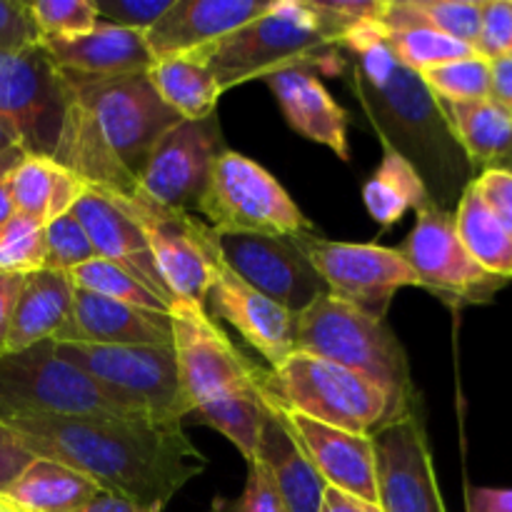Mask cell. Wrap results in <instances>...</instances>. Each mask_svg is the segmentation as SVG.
<instances>
[{
    "instance_id": "obj_1",
    "label": "cell",
    "mask_w": 512,
    "mask_h": 512,
    "mask_svg": "<svg viewBox=\"0 0 512 512\" xmlns=\"http://www.w3.org/2000/svg\"><path fill=\"white\" fill-rule=\"evenodd\" d=\"M0 423L8 425L35 458L78 470L103 493L153 512L163 510L208 465L183 433V425L43 415H15Z\"/></svg>"
},
{
    "instance_id": "obj_2",
    "label": "cell",
    "mask_w": 512,
    "mask_h": 512,
    "mask_svg": "<svg viewBox=\"0 0 512 512\" xmlns=\"http://www.w3.org/2000/svg\"><path fill=\"white\" fill-rule=\"evenodd\" d=\"M60 80L68 105L53 160L90 188L133 198L155 145L183 118L160 100L145 73L123 78L60 73Z\"/></svg>"
},
{
    "instance_id": "obj_3",
    "label": "cell",
    "mask_w": 512,
    "mask_h": 512,
    "mask_svg": "<svg viewBox=\"0 0 512 512\" xmlns=\"http://www.w3.org/2000/svg\"><path fill=\"white\" fill-rule=\"evenodd\" d=\"M355 55V90L380 133L385 148L398 150L415 165L425 185L438 190L435 205L473 180V165L460 150L443 108L418 73L403 68L383 43L380 23H365L343 38Z\"/></svg>"
},
{
    "instance_id": "obj_4",
    "label": "cell",
    "mask_w": 512,
    "mask_h": 512,
    "mask_svg": "<svg viewBox=\"0 0 512 512\" xmlns=\"http://www.w3.org/2000/svg\"><path fill=\"white\" fill-rule=\"evenodd\" d=\"M348 30L318 0H275L268 13L223 40L190 55L213 73L220 93L285 65L313 63V55L328 45H340Z\"/></svg>"
},
{
    "instance_id": "obj_5",
    "label": "cell",
    "mask_w": 512,
    "mask_h": 512,
    "mask_svg": "<svg viewBox=\"0 0 512 512\" xmlns=\"http://www.w3.org/2000/svg\"><path fill=\"white\" fill-rule=\"evenodd\" d=\"M295 353L330 360L378 385L400 415L415 410L408 358L393 330L370 315L323 295L298 313Z\"/></svg>"
},
{
    "instance_id": "obj_6",
    "label": "cell",
    "mask_w": 512,
    "mask_h": 512,
    "mask_svg": "<svg viewBox=\"0 0 512 512\" xmlns=\"http://www.w3.org/2000/svg\"><path fill=\"white\" fill-rule=\"evenodd\" d=\"M258 385L268 403L353 435H373L403 418L378 385L308 353H293L273 370L260 368Z\"/></svg>"
},
{
    "instance_id": "obj_7",
    "label": "cell",
    "mask_w": 512,
    "mask_h": 512,
    "mask_svg": "<svg viewBox=\"0 0 512 512\" xmlns=\"http://www.w3.org/2000/svg\"><path fill=\"white\" fill-rule=\"evenodd\" d=\"M55 353L88 375L130 418L183 425L190 415L180 393L173 345L55 343Z\"/></svg>"
},
{
    "instance_id": "obj_8",
    "label": "cell",
    "mask_w": 512,
    "mask_h": 512,
    "mask_svg": "<svg viewBox=\"0 0 512 512\" xmlns=\"http://www.w3.org/2000/svg\"><path fill=\"white\" fill-rule=\"evenodd\" d=\"M198 213L218 233H255L298 238L313 233V223L288 190L255 160L235 150L215 158Z\"/></svg>"
},
{
    "instance_id": "obj_9",
    "label": "cell",
    "mask_w": 512,
    "mask_h": 512,
    "mask_svg": "<svg viewBox=\"0 0 512 512\" xmlns=\"http://www.w3.org/2000/svg\"><path fill=\"white\" fill-rule=\"evenodd\" d=\"M15 415L130 418L88 375L55 353L53 340L0 355V420Z\"/></svg>"
},
{
    "instance_id": "obj_10",
    "label": "cell",
    "mask_w": 512,
    "mask_h": 512,
    "mask_svg": "<svg viewBox=\"0 0 512 512\" xmlns=\"http://www.w3.org/2000/svg\"><path fill=\"white\" fill-rule=\"evenodd\" d=\"M180 393L190 415L210 405L260 393V368L250 363L200 305L170 308Z\"/></svg>"
},
{
    "instance_id": "obj_11",
    "label": "cell",
    "mask_w": 512,
    "mask_h": 512,
    "mask_svg": "<svg viewBox=\"0 0 512 512\" xmlns=\"http://www.w3.org/2000/svg\"><path fill=\"white\" fill-rule=\"evenodd\" d=\"M105 195L143 230L155 265L173 298L203 308L220 263L213 228L195 220L190 213L163 208L140 193L133 198L118 193Z\"/></svg>"
},
{
    "instance_id": "obj_12",
    "label": "cell",
    "mask_w": 512,
    "mask_h": 512,
    "mask_svg": "<svg viewBox=\"0 0 512 512\" xmlns=\"http://www.w3.org/2000/svg\"><path fill=\"white\" fill-rule=\"evenodd\" d=\"M298 248L328 285L330 295L375 320L388 315L390 300L400 288H420L400 248L375 243H338L313 233L295 238Z\"/></svg>"
},
{
    "instance_id": "obj_13",
    "label": "cell",
    "mask_w": 512,
    "mask_h": 512,
    "mask_svg": "<svg viewBox=\"0 0 512 512\" xmlns=\"http://www.w3.org/2000/svg\"><path fill=\"white\" fill-rule=\"evenodd\" d=\"M65 85L45 50H0V120L28 155L53 158L65 120Z\"/></svg>"
},
{
    "instance_id": "obj_14",
    "label": "cell",
    "mask_w": 512,
    "mask_h": 512,
    "mask_svg": "<svg viewBox=\"0 0 512 512\" xmlns=\"http://www.w3.org/2000/svg\"><path fill=\"white\" fill-rule=\"evenodd\" d=\"M400 253L413 268L420 288H428L445 303H488L508 285V280L495 278L475 263L460 243L453 213L435 205V200L418 210V223Z\"/></svg>"
},
{
    "instance_id": "obj_15",
    "label": "cell",
    "mask_w": 512,
    "mask_h": 512,
    "mask_svg": "<svg viewBox=\"0 0 512 512\" xmlns=\"http://www.w3.org/2000/svg\"><path fill=\"white\" fill-rule=\"evenodd\" d=\"M218 258L243 283L275 300L290 313H303L323 295H330L295 238L213 230Z\"/></svg>"
},
{
    "instance_id": "obj_16",
    "label": "cell",
    "mask_w": 512,
    "mask_h": 512,
    "mask_svg": "<svg viewBox=\"0 0 512 512\" xmlns=\"http://www.w3.org/2000/svg\"><path fill=\"white\" fill-rule=\"evenodd\" d=\"M223 150V133L215 115L180 120L155 145L138 178V193L163 208L195 213L215 158Z\"/></svg>"
},
{
    "instance_id": "obj_17",
    "label": "cell",
    "mask_w": 512,
    "mask_h": 512,
    "mask_svg": "<svg viewBox=\"0 0 512 512\" xmlns=\"http://www.w3.org/2000/svg\"><path fill=\"white\" fill-rule=\"evenodd\" d=\"M380 512H445L423 423L413 413L370 435Z\"/></svg>"
},
{
    "instance_id": "obj_18",
    "label": "cell",
    "mask_w": 512,
    "mask_h": 512,
    "mask_svg": "<svg viewBox=\"0 0 512 512\" xmlns=\"http://www.w3.org/2000/svg\"><path fill=\"white\" fill-rule=\"evenodd\" d=\"M203 310L210 318L233 325L243 340H248L268 360L270 370L283 365L295 353L298 315L250 288L223 263L215 268Z\"/></svg>"
},
{
    "instance_id": "obj_19",
    "label": "cell",
    "mask_w": 512,
    "mask_h": 512,
    "mask_svg": "<svg viewBox=\"0 0 512 512\" xmlns=\"http://www.w3.org/2000/svg\"><path fill=\"white\" fill-rule=\"evenodd\" d=\"M268 405L283 420V425L290 430L295 443L303 448V453L308 455V460L328 488L343 490V493L355 495L365 503L378 505L375 450L370 435L345 433V430L330 428V425L305 418L300 413H290V410L278 408L273 403Z\"/></svg>"
},
{
    "instance_id": "obj_20",
    "label": "cell",
    "mask_w": 512,
    "mask_h": 512,
    "mask_svg": "<svg viewBox=\"0 0 512 512\" xmlns=\"http://www.w3.org/2000/svg\"><path fill=\"white\" fill-rule=\"evenodd\" d=\"M73 215L80 220L85 233H88L98 258L118 265L130 278L138 280L143 288L158 295L168 308H173L175 298L168 290V285H165L158 265H155V258L150 253L143 230L103 190L88 185L83 198L75 203Z\"/></svg>"
},
{
    "instance_id": "obj_21",
    "label": "cell",
    "mask_w": 512,
    "mask_h": 512,
    "mask_svg": "<svg viewBox=\"0 0 512 512\" xmlns=\"http://www.w3.org/2000/svg\"><path fill=\"white\" fill-rule=\"evenodd\" d=\"M275 0H175L145 33L153 60L193 53L268 13Z\"/></svg>"
},
{
    "instance_id": "obj_22",
    "label": "cell",
    "mask_w": 512,
    "mask_h": 512,
    "mask_svg": "<svg viewBox=\"0 0 512 512\" xmlns=\"http://www.w3.org/2000/svg\"><path fill=\"white\" fill-rule=\"evenodd\" d=\"M265 85L278 100L285 120L295 133L333 150L348 163V125L350 115L323 85V80L308 68V63L285 65L265 75Z\"/></svg>"
},
{
    "instance_id": "obj_23",
    "label": "cell",
    "mask_w": 512,
    "mask_h": 512,
    "mask_svg": "<svg viewBox=\"0 0 512 512\" xmlns=\"http://www.w3.org/2000/svg\"><path fill=\"white\" fill-rule=\"evenodd\" d=\"M40 48L60 73L85 78H123L148 73L155 63L145 33L100 23L90 33L75 38H43Z\"/></svg>"
},
{
    "instance_id": "obj_24",
    "label": "cell",
    "mask_w": 512,
    "mask_h": 512,
    "mask_svg": "<svg viewBox=\"0 0 512 512\" xmlns=\"http://www.w3.org/2000/svg\"><path fill=\"white\" fill-rule=\"evenodd\" d=\"M73 280L60 270L28 273L15 303L5 353H18L30 345L75 343L73 323Z\"/></svg>"
},
{
    "instance_id": "obj_25",
    "label": "cell",
    "mask_w": 512,
    "mask_h": 512,
    "mask_svg": "<svg viewBox=\"0 0 512 512\" xmlns=\"http://www.w3.org/2000/svg\"><path fill=\"white\" fill-rule=\"evenodd\" d=\"M75 343L85 345H173L170 315L73 290Z\"/></svg>"
},
{
    "instance_id": "obj_26",
    "label": "cell",
    "mask_w": 512,
    "mask_h": 512,
    "mask_svg": "<svg viewBox=\"0 0 512 512\" xmlns=\"http://www.w3.org/2000/svg\"><path fill=\"white\" fill-rule=\"evenodd\" d=\"M253 463L265 470L283 512L323 510V495L328 485L273 408L263 423Z\"/></svg>"
},
{
    "instance_id": "obj_27",
    "label": "cell",
    "mask_w": 512,
    "mask_h": 512,
    "mask_svg": "<svg viewBox=\"0 0 512 512\" xmlns=\"http://www.w3.org/2000/svg\"><path fill=\"white\" fill-rule=\"evenodd\" d=\"M438 103L473 170H512V118L505 110H500L493 100Z\"/></svg>"
},
{
    "instance_id": "obj_28",
    "label": "cell",
    "mask_w": 512,
    "mask_h": 512,
    "mask_svg": "<svg viewBox=\"0 0 512 512\" xmlns=\"http://www.w3.org/2000/svg\"><path fill=\"white\" fill-rule=\"evenodd\" d=\"M103 490L88 475L55 460L35 458L13 480L3 498L25 512H80Z\"/></svg>"
},
{
    "instance_id": "obj_29",
    "label": "cell",
    "mask_w": 512,
    "mask_h": 512,
    "mask_svg": "<svg viewBox=\"0 0 512 512\" xmlns=\"http://www.w3.org/2000/svg\"><path fill=\"white\" fill-rule=\"evenodd\" d=\"M150 85L165 105L183 120H205L215 115L220 93L213 73L195 55H173L150 65Z\"/></svg>"
},
{
    "instance_id": "obj_30",
    "label": "cell",
    "mask_w": 512,
    "mask_h": 512,
    "mask_svg": "<svg viewBox=\"0 0 512 512\" xmlns=\"http://www.w3.org/2000/svg\"><path fill=\"white\" fill-rule=\"evenodd\" d=\"M455 230L460 243L465 245L475 263L490 275L512 280V235L500 225V220L490 213L488 205L473 188V180L465 185L458 198V208L453 213Z\"/></svg>"
},
{
    "instance_id": "obj_31",
    "label": "cell",
    "mask_w": 512,
    "mask_h": 512,
    "mask_svg": "<svg viewBox=\"0 0 512 512\" xmlns=\"http://www.w3.org/2000/svg\"><path fill=\"white\" fill-rule=\"evenodd\" d=\"M483 0H385L380 28H430L460 43H478Z\"/></svg>"
},
{
    "instance_id": "obj_32",
    "label": "cell",
    "mask_w": 512,
    "mask_h": 512,
    "mask_svg": "<svg viewBox=\"0 0 512 512\" xmlns=\"http://www.w3.org/2000/svg\"><path fill=\"white\" fill-rule=\"evenodd\" d=\"M363 200L373 220H378L383 228L398 223L410 208L420 210L430 203V190L415 165L398 150L385 148L380 168L368 180L363 190Z\"/></svg>"
},
{
    "instance_id": "obj_33",
    "label": "cell",
    "mask_w": 512,
    "mask_h": 512,
    "mask_svg": "<svg viewBox=\"0 0 512 512\" xmlns=\"http://www.w3.org/2000/svg\"><path fill=\"white\" fill-rule=\"evenodd\" d=\"M383 43L393 53L403 68L413 73H425L438 65L453 63V60L473 58L478 50L468 43L450 38L430 28H408V30H383Z\"/></svg>"
},
{
    "instance_id": "obj_34",
    "label": "cell",
    "mask_w": 512,
    "mask_h": 512,
    "mask_svg": "<svg viewBox=\"0 0 512 512\" xmlns=\"http://www.w3.org/2000/svg\"><path fill=\"white\" fill-rule=\"evenodd\" d=\"M73 280L75 288H83L88 293L103 295V298L118 300V303L135 305V308L153 310V313H165L170 315V308L158 298V295L150 293L148 288L138 283L135 278H130L125 270H120L118 265L108 263L103 258H95L90 263L80 265L73 273H68Z\"/></svg>"
},
{
    "instance_id": "obj_35",
    "label": "cell",
    "mask_w": 512,
    "mask_h": 512,
    "mask_svg": "<svg viewBox=\"0 0 512 512\" xmlns=\"http://www.w3.org/2000/svg\"><path fill=\"white\" fill-rule=\"evenodd\" d=\"M430 93L443 103H478L490 100V60L483 55L453 60L420 73Z\"/></svg>"
},
{
    "instance_id": "obj_36",
    "label": "cell",
    "mask_w": 512,
    "mask_h": 512,
    "mask_svg": "<svg viewBox=\"0 0 512 512\" xmlns=\"http://www.w3.org/2000/svg\"><path fill=\"white\" fill-rule=\"evenodd\" d=\"M60 170L63 168L53 158L25 155L23 163L8 178L15 213L38 220L43 225L48 223L50 200H53Z\"/></svg>"
},
{
    "instance_id": "obj_37",
    "label": "cell",
    "mask_w": 512,
    "mask_h": 512,
    "mask_svg": "<svg viewBox=\"0 0 512 512\" xmlns=\"http://www.w3.org/2000/svg\"><path fill=\"white\" fill-rule=\"evenodd\" d=\"M45 225L13 215L0 233V273L28 275L45 268Z\"/></svg>"
},
{
    "instance_id": "obj_38",
    "label": "cell",
    "mask_w": 512,
    "mask_h": 512,
    "mask_svg": "<svg viewBox=\"0 0 512 512\" xmlns=\"http://www.w3.org/2000/svg\"><path fill=\"white\" fill-rule=\"evenodd\" d=\"M45 250V268L60 273H73L75 268L98 258L88 233L73 213L45 225Z\"/></svg>"
},
{
    "instance_id": "obj_39",
    "label": "cell",
    "mask_w": 512,
    "mask_h": 512,
    "mask_svg": "<svg viewBox=\"0 0 512 512\" xmlns=\"http://www.w3.org/2000/svg\"><path fill=\"white\" fill-rule=\"evenodd\" d=\"M28 5L43 38H75L98 25L93 0H33Z\"/></svg>"
},
{
    "instance_id": "obj_40",
    "label": "cell",
    "mask_w": 512,
    "mask_h": 512,
    "mask_svg": "<svg viewBox=\"0 0 512 512\" xmlns=\"http://www.w3.org/2000/svg\"><path fill=\"white\" fill-rule=\"evenodd\" d=\"M175 0H93L100 23L148 33Z\"/></svg>"
},
{
    "instance_id": "obj_41",
    "label": "cell",
    "mask_w": 512,
    "mask_h": 512,
    "mask_svg": "<svg viewBox=\"0 0 512 512\" xmlns=\"http://www.w3.org/2000/svg\"><path fill=\"white\" fill-rule=\"evenodd\" d=\"M475 50L485 60L512 55V0H483Z\"/></svg>"
},
{
    "instance_id": "obj_42",
    "label": "cell",
    "mask_w": 512,
    "mask_h": 512,
    "mask_svg": "<svg viewBox=\"0 0 512 512\" xmlns=\"http://www.w3.org/2000/svg\"><path fill=\"white\" fill-rule=\"evenodd\" d=\"M43 35L35 25L30 5L23 0H0V50L23 53L38 48Z\"/></svg>"
},
{
    "instance_id": "obj_43",
    "label": "cell",
    "mask_w": 512,
    "mask_h": 512,
    "mask_svg": "<svg viewBox=\"0 0 512 512\" xmlns=\"http://www.w3.org/2000/svg\"><path fill=\"white\" fill-rule=\"evenodd\" d=\"M473 188L488 205L490 213L500 220L505 230L512 235V170L488 168L480 170L473 178Z\"/></svg>"
},
{
    "instance_id": "obj_44",
    "label": "cell",
    "mask_w": 512,
    "mask_h": 512,
    "mask_svg": "<svg viewBox=\"0 0 512 512\" xmlns=\"http://www.w3.org/2000/svg\"><path fill=\"white\" fill-rule=\"evenodd\" d=\"M210 512H283V508L265 470L258 463H248V483H245L243 495L233 503H223V500L213 503Z\"/></svg>"
},
{
    "instance_id": "obj_45",
    "label": "cell",
    "mask_w": 512,
    "mask_h": 512,
    "mask_svg": "<svg viewBox=\"0 0 512 512\" xmlns=\"http://www.w3.org/2000/svg\"><path fill=\"white\" fill-rule=\"evenodd\" d=\"M35 455L18 440V435L0 423V495L13 485V480L28 468Z\"/></svg>"
},
{
    "instance_id": "obj_46",
    "label": "cell",
    "mask_w": 512,
    "mask_h": 512,
    "mask_svg": "<svg viewBox=\"0 0 512 512\" xmlns=\"http://www.w3.org/2000/svg\"><path fill=\"white\" fill-rule=\"evenodd\" d=\"M23 280H25V275L0 273V355H5V345H8V333H10V320H13V310H15V303H18Z\"/></svg>"
},
{
    "instance_id": "obj_47",
    "label": "cell",
    "mask_w": 512,
    "mask_h": 512,
    "mask_svg": "<svg viewBox=\"0 0 512 512\" xmlns=\"http://www.w3.org/2000/svg\"><path fill=\"white\" fill-rule=\"evenodd\" d=\"M490 100L512 118V55L490 60Z\"/></svg>"
},
{
    "instance_id": "obj_48",
    "label": "cell",
    "mask_w": 512,
    "mask_h": 512,
    "mask_svg": "<svg viewBox=\"0 0 512 512\" xmlns=\"http://www.w3.org/2000/svg\"><path fill=\"white\" fill-rule=\"evenodd\" d=\"M468 512H512V490L503 488H468L465 493Z\"/></svg>"
},
{
    "instance_id": "obj_49",
    "label": "cell",
    "mask_w": 512,
    "mask_h": 512,
    "mask_svg": "<svg viewBox=\"0 0 512 512\" xmlns=\"http://www.w3.org/2000/svg\"><path fill=\"white\" fill-rule=\"evenodd\" d=\"M320 512H380V508L378 505L355 498V495L343 493V490L325 488L323 510Z\"/></svg>"
},
{
    "instance_id": "obj_50",
    "label": "cell",
    "mask_w": 512,
    "mask_h": 512,
    "mask_svg": "<svg viewBox=\"0 0 512 512\" xmlns=\"http://www.w3.org/2000/svg\"><path fill=\"white\" fill-rule=\"evenodd\" d=\"M80 512H153V510H145L138 508V505L128 503V500L118 498V495H110V493H100L98 498L90 500Z\"/></svg>"
},
{
    "instance_id": "obj_51",
    "label": "cell",
    "mask_w": 512,
    "mask_h": 512,
    "mask_svg": "<svg viewBox=\"0 0 512 512\" xmlns=\"http://www.w3.org/2000/svg\"><path fill=\"white\" fill-rule=\"evenodd\" d=\"M15 215V205H13V195H10V183L8 178L0 180V233H3L5 225L13 220Z\"/></svg>"
},
{
    "instance_id": "obj_52",
    "label": "cell",
    "mask_w": 512,
    "mask_h": 512,
    "mask_svg": "<svg viewBox=\"0 0 512 512\" xmlns=\"http://www.w3.org/2000/svg\"><path fill=\"white\" fill-rule=\"evenodd\" d=\"M25 155L28 153H25L23 148H13V150H8V153L0 155V180L10 178V175H13V170L23 163Z\"/></svg>"
},
{
    "instance_id": "obj_53",
    "label": "cell",
    "mask_w": 512,
    "mask_h": 512,
    "mask_svg": "<svg viewBox=\"0 0 512 512\" xmlns=\"http://www.w3.org/2000/svg\"><path fill=\"white\" fill-rule=\"evenodd\" d=\"M13 148H20L18 140H15V135L10 133L8 125H5L3 120H0V155L8 153V150H13Z\"/></svg>"
},
{
    "instance_id": "obj_54",
    "label": "cell",
    "mask_w": 512,
    "mask_h": 512,
    "mask_svg": "<svg viewBox=\"0 0 512 512\" xmlns=\"http://www.w3.org/2000/svg\"><path fill=\"white\" fill-rule=\"evenodd\" d=\"M0 512H20V510L15 508L13 503H8V500H5L3 495H0Z\"/></svg>"
},
{
    "instance_id": "obj_55",
    "label": "cell",
    "mask_w": 512,
    "mask_h": 512,
    "mask_svg": "<svg viewBox=\"0 0 512 512\" xmlns=\"http://www.w3.org/2000/svg\"><path fill=\"white\" fill-rule=\"evenodd\" d=\"M18 510H20V508H18ZM20 512H25V510H20Z\"/></svg>"
}]
</instances>
